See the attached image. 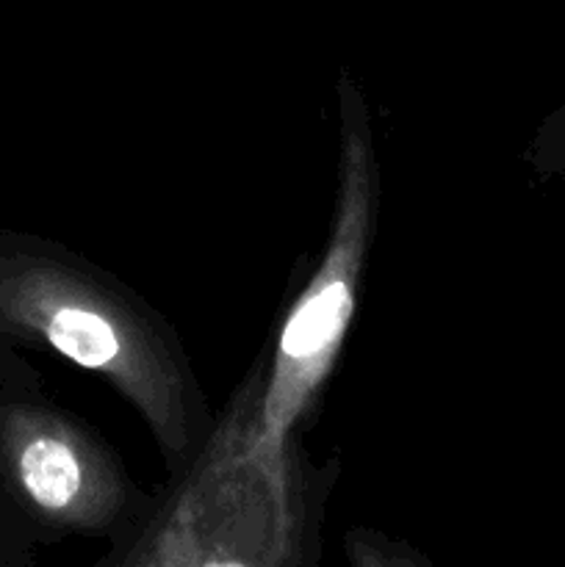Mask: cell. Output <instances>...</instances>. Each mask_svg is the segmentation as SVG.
I'll return each instance as SVG.
<instances>
[{
  "label": "cell",
  "mask_w": 565,
  "mask_h": 567,
  "mask_svg": "<svg viewBox=\"0 0 565 567\" xmlns=\"http://www.w3.org/2000/svg\"><path fill=\"white\" fill-rule=\"evenodd\" d=\"M0 341L48 349L109 380L144 415L175 471L203 446V404L170 332L55 244L0 233Z\"/></svg>",
  "instance_id": "obj_1"
},
{
  "label": "cell",
  "mask_w": 565,
  "mask_h": 567,
  "mask_svg": "<svg viewBox=\"0 0 565 567\" xmlns=\"http://www.w3.org/2000/svg\"><path fill=\"white\" fill-rule=\"evenodd\" d=\"M244 388L219 430L194 454L192 474L147 524L127 565H294L308 532L291 449H266Z\"/></svg>",
  "instance_id": "obj_2"
},
{
  "label": "cell",
  "mask_w": 565,
  "mask_h": 567,
  "mask_svg": "<svg viewBox=\"0 0 565 567\" xmlns=\"http://www.w3.org/2000/svg\"><path fill=\"white\" fill-rule=\"evenodd\" d=\"M341 172L330 241L282 319L275 354L260 388H253L249 421L266 449L282 452L291 432L336 365L343 347L377 214V161L358 92L341 83Z\"/></svg>",
  "instance_id": "obj_3"
},
{
  "label": "cell",
  "mask_w": 565,
  "mask_h": 567,
  "mask_svg": "<svg viewBox=\"0 0 565 567\" xmlns=\"http://www.w3.org/2000/svg\"><path fill=\"white\" fill-rule=\"evenodd\" d=\"M0 487L37 532H109L127 518L133 491L109 449L44 402L31 377L0 393Z\"/></svg>",
  "instance_id": "obj_4"
},
{
  "label": "cell",
  "mask_w": 565,
  "mask_h": 567,
  "mask_svg": "<svg viewBox=\"0 0 565 567\" xmlns=\"http://www.w3.org/2000/svg\"><path fill=\"white\" fill-rule=\"evenodd\" d=\"M28 377V369L20 360L11 354L9 343L0 341V393L11 385V382ZM33 540V532L22 524L17 509L6 498L3 487H0V567L25 565L28 563V546Z\"/></svg>",
  "instance_id": "obj_5"
},
{
  "label": "cell",
  "mask_w": 565,
  "mask_h": 567,
  "mask_svg": "<svg viewBox=\"0 0 565 567\" xmlns=\"http://www.w3.org/2000/svg\"><path fill=\"white\" fill-rule=\"evenodd\" d=\"M532 161L541 172L565 181V103L537 131L535 144H532Z\"/></svg>",
  "instance_id": "obj_6"
}]
</instances>
